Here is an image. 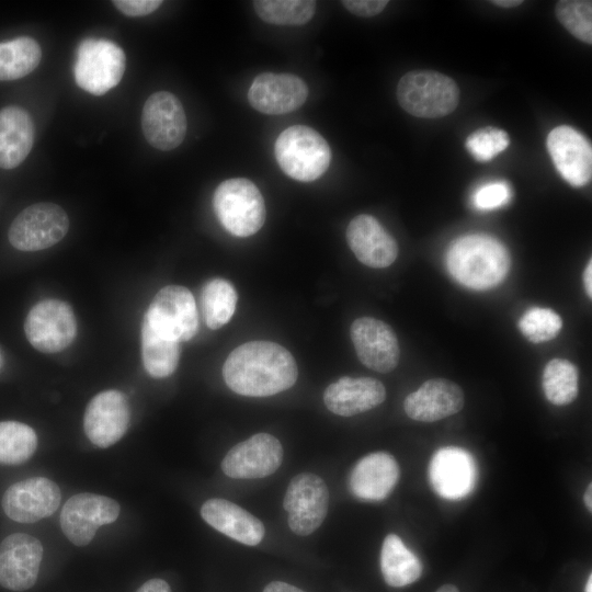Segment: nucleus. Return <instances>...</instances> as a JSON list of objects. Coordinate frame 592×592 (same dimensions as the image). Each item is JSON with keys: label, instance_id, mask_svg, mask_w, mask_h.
Masks as SVG:
<instances>
[{"label": "nucleus", "instance_id": "f257e3e1", "mask_svg": "<svg viewBox=\"0 0 592 592\" xmlns=\"http://www.w3.org/2000/svg\"><path fill=\"white\" fill-rule=\"evenodd\" d=\"M226 385L236 394L267 397L291 388L297 379V365L282 345L250 341L237 346L223 366Z\"/></svg>", "mask_w": 592, "mask_h": 592}, {"label": "nucleus", "instance_id": "f03ea898", "mask_svg": "<svg viewBox=\"0 0 592 592\" xmlns=\"http://www.w3.org/2000/svg\"><path fill=\"white\" fill-rule=\"evenodd\" d=\"M446 266L454 280L463 286L486 291L505 278L510 257L505 247L493 237L467 235L449 246Z\"/></svg>", "mask_w": 592, "mask_h": 592}, {"label": "nucleus", "instance_id": "7ed1b4c3", "mask_svg": "<svg viewBox=\"0 0 592 592\" xmlns=\"http://www.w3.org/2000/svg\"><path fill=\"white\" fill-rule=\"evenodd\" d=\"M274 152L283 172L300 182L320 178L331 161V149L327 140L306 125L285 128L276 138Z\"/></svg>", "mask_w": 592, "mask_h": 592}, {"label": "nucleus", "instance_id": "20e7f679", "mask_svg": "<svg viewBox=\"0 0 592 592\" xmlns=\"http://www.w3.org/2000/svg\"><path fill=\"white\" fill-rule=\"evenodd\" d=\"M397 100L409 114L422 118L443 117L458 105L459 89L444 73L433 70H412L397 86Z\"/></svg>", "mask_w": 592, "mask_h": 592}, {"label": "nucleus", "instance_id": "39448f33", "mask_svg": "<svg viewBox=\"0 0 592 592\" xmlns=\"http://www.w3.org/2000/svg\"><path fill=\"white\" fill-rule=\"evenodd\" d=\"M213 206L223 227L237 237L254 235L262 228L266 217L260 190L244 178L219 183L214 192Z\"/></svg>", "mask_w": 592, "mask_h": 592}, {"label": "nucleus", "instance_id": "423d86ee", "mask_svg": "<svg viewBox=\"0 0 592 592\" xmlns=\"http://www.w3.org/2000/svg\"><path fill=\"white\" fill-rule=\"evenodd\" d=\"M126 68V56L115 43L104 38H86L76 52L73 77L84 91L103 95L116 87Z\"/></svg>", "mask_w": 592, "mask_h": 592}, {"label": "nucleus", "instance_id": "0eeeda50", "mask_svg": "<svg viewBox=\"0 0 592 592\" xmlns=\"http://www.w3.org/2000/svg\"><path fill=\"white\" fill-rule=\"evenodd\" d=\"M144 320L166 339L179 343L187 341L198 328L195 299L186 287L168 285L156 294Z\"/></svg>", "mask_w": 592, "mask_h": 592}, {"label": "nucleus", "instance_id": "6e6552de", "mask_svg": "<svg viewBox=\"0 0 592 592\" xmlns=\"http://www.w3.org/2000/svg\"><path fill=\"white\" fill-rule=\"evenodd\" d=\"M69 218L54 203H37L24 208L12 221L8 238L21 251H39L53 247L67 234Z\"/></svg>", "mask_w": 592, "mask_h": 592}, {"label": "nucleus", "instance_id": "1a4fd4ad", "mask_svg": "<svg viewBox=\"0 0 592 592\" xmlns=\"http://www.w3.org/2000/svg\"><path fill=\"white\" fill-rule=\"evenodd\" d=\"M29 342L43 353H57L76 338L77 322L71 306L59 299H44L32 307L24 322Z\"/></svg>", "mask_w": 592, "mask_h": 592}, {"label": "nucleus", "instance_id": "9d476101", "mask_svg": "<svg viewBox=\"0 0 592 592\" xmlns=\"http://www.w3.org/2000/svg\"><path fill=\"white\" fill-rule=\"evenodd\" d=\"M284 510L291 531L300 536L312 534L325 521L329 508V490L317 475L301 473L293 477L286 489Z\"/></svg>", "mask_w": 592, "mask_h": 592}, {"label": "nucleus", "instance_id": "9b49d317", "mask_svg": "<svg viewBox=\"0 0 592 592\" xmlns=\"http://www.w3.org/2000/svg\"><path fill=\"white\" fill-rule=\"evenodd\" d=\"M119 515V504L105 496L83 492L72 496L60 512V527L76 546L88 545L98 528L113 523Z\"/></svg>", "mask_w": 592, "mask_h": 592}, {"label": "nucleus", "instance_id": "f8f14e48", "mask_svg": "<svg viewBox=\"0 0 592 592\" xmlns=\"http://www.w3.org/2000/svg\"><path fill=\"white\" fill-rule=\"evenodd\" d=\"M141 128L146 140L152 147L163 151L179 147L187 129L180 100L168 91L152 93L143 107Z\"/></svg>", "mask_w": 592, "mask_h": 592}, {"label": "nucleus", "instance_id": "ddd939ff", "mask_svg": "<svg viewBox=\"0 0 592 592\" xmlns=\"http://www.w3.org/2000/svg\"><path fill=\"white\" fill-rule=\"evenodd\" d=\"M283 460L281 442L258 433L232 446L221 460L224 474L234 479H260L275 473Z\"/></svg>", "mask_w": 592, "mask_h": 592}, {"label": "nucleus", "instance_id": "4468645a", "mask_svg": "<svg viewBox=\"0 0 592 592\" xmlns=\"http://www.w3.org/2000/svg\"><path fill=\"white\" fill-rule=\"evenodd\" d=\"M129 420L130 409L126 396L118 390H104L88 403L83 430L92 444L105 448L123 437Z\"/></svg>", "mask_w": 592, "mask_h": 592}, {"label": "nucleus", "instance_id": "2eb2a0df", "mask_svg": "<svg viewBox=\"0 0 592 592\" xmlns=\"http://www.w3.org/2000/svg\"><path fill=\"white\" fill-rule=\"evenodd\" d=\"M429 481L437 496L446 500H460L475 488L477 466L473 455L460 447H442L429 464Z\"/></svg>", "mask_w": 592, "mask_h": 592}, {"label": "nucleus", "instance_id": "dca6fc26", "mask_svg": "<svg viewBox=\"0 0 592 592\" xmlns=\"http://www.w3.org/2000/svg\"><path fill=\"white\" fill-rule=\"evenodd\" d=\"M43 558L41 542L25 533L7 536L0 544V585L11 591L31 589Z\"/></svg>", "mask_w": 592, "mask_h": 592}, {"label": "nucleus", "instance_id": "f3484780", "mask_svg": "<svg viewBox=\"0 0 592 592\" xmlns=\"http://www.w3.org/2000/svg\"><path fill=\"white\" fill-rule=\"evenodd\" d=\"M60 499V489L53 480L34 477L10 486L3 494L2 508L15 522L34 523L52 515Z\"/></svg>", "mask_w": 592, "mask_h": 592}, {"label": "nucleus", "instance_id": "a211bd4d", "mask_svg": "<svg viewBox=\"0 0 592 592\" xmlns=\"http://www.w3.org/2000/svg\"><path fill=\"white\" fill-rule=\"evenodd\" d=\"M308 96V87L293 73L262 72L248 91L251 106L267 115H281L299 109Z\"/></svg>", "mask_w": 592, "mask_h": 592}, {"label": "nucleus", "instance_id": "6ab92c4d", "mask_svg": "<svg viewBox=\"0 0 592 592\" xmlns=\"http://www.w3.org/2000/svg\"><path fill=\"white\" fill-rule=\"evenodd\" d=\"M547 149L559 174L572 186L588 184L592 177L590 141L571 126L555 127L547 136Z\"/></svg>", "mask_w": 592, "mask_h": 592}, {"label": "nucleus", "instance_id": "aec40b11", "mask_svg": "<svg viewBox=\"0 0 592 592\" xmlns=\"http://www.w3.org/2000/svg\"><path fill=\"white\" fill-rule=\"evenodd\" d=\"M350 334L358 360L368 368L388 373L400 357V349L394 330L384 321L362 317L353 321Z\"/></svg>", "mask_w": 592, "mask_h": 592}, {"label": "nucleus", "instance_id": "412c9836", "mask_svg": "<svg viewBox=\"0 0 592 592\" xmlns=\"http://www.w3.org/2000/svg\"><path fill=\"white\" fill-rule=\"evenodd\" d=\"M346 241L363 264L383 269L392 264L398 255V246L394 237L373 216H355L346 228Z\"/></svg>", "mask_w": 592, "mask_h": 592}, {"label": "nucleus", "instance_id": "4be33fe9", "mask_svg": "<svg viewBox=\"0 0 592 592\" xmlns=\"http://www.w3.org/2000/svg\"><path fill=\"white\" fill-rule=\"evenodd\" d=\"M464 403V392L457 384L433 378L406 397L403 409L412 420L434 422L459 412Z\"/></svg>", "mask_w": 592, "mask_h": 592}, {"label": "nucleus", "instance_id": "5701e85b", "mask_svg": "<svg viewBox=\"0 0 592 592\" xmlns=\"http://www.w3.org/2000/svg\"><path fill=\"white\" fill-rule=\"evenodd\" d=\"M399 475V465L391 454L375 452L365 455L354 465L348 486L360 500L382 501L391 493Z\"/></svg>", "mask_w": 592, "mask_h": 592}, {"label": "nucleus", "instance_id": "b1692460", "mask_svg": "<svg viewBox=\"0 0 592 592\" xmlns=\"http://www.w3.org/2000/svg\"><path fill=\"white\" fill-rule=\"evenodd\" d=\"M385 398V386L372 377L344 376L330 384L323 392L328 410L341 417L368 411L384 402Z\"/></svg>", "mask_w": 592, "mask_h": 592}, {"label": "nucleus", "instance_id": "393cba45", "mask_svg": "<svg viewBox=\"0 0 592 592\" xmlns=\"http://www.w3.org/2000/svg\"><path fill=\"white\" fill-rule=\"evenodd\" d=\"M201 516L216 531L248 546L261 543L265 534L258 517L226 499L206 500L201 506Z\"/></svg>", "mask_w": 592, "mask_h": 592}, {"label": "nucleus", "instance_id": "a878e982", "mask_svg": "<svg viewBox=\"0 0 592 592\" xmlns=\"http://www.w3.org/2000/svg\"><path fill=\"white\" fill-rule=\"evenodd\" d=\"M34 123L24 109L10 105L0 110V168L20 166L34 143Z\"/></svg>", "mask_w": 592, "mask_h": 592}, {"label": "nucleus", "instance_id": "bb28decb", "mask_svg": "<svg viewBox=\"0 0 592 592\" xmlns=\"http://www.w3.org/2000/svg\"><path fill=\"white\" fill-rule=\"evenodd\" d=\"M380 570L388 585L401 588L420 578L422 565L398 535L388 534L380 550Z\"/></svg>", "mask_w": 592, "mask_h": 592}, {"label": "nucleus", "instance_id": "cd10ccee", "mask_svg": "<svg viewBox=\"0 0 592 592\" xmlns=\"http://www.w3.org/2000/svg\"><path fill=\"white\" fill-rule=\"evenodd\" d=\"M141 355L146 372L153 378H164L173 374L178 367L180 343L157 334L144 320Z\"/></svg>", "mask_w": 592, "mask_h": 592}, {"label": "nucleus", "instance_id": "c85d7f7f", "mask_svg": "<svg viewBox=\"0 0 592 592\" xmlns=\"http://www.w3.org/2000/svg\"><path fill=\"white\" fill-rule=\"evenodd\" d=\"M42 50L31 37L0 43V80H16L31 73L39 64Z\"/></svg>", "mask_w": 592, "mask_h": 592}, {"label": "nucleus", "instance_id": "c756f323", "mask_svg": "<svg viewBox=\"0 0 592 592\" xmlns=\"http://www.w3.org/2000/svg\"><path fill=\"white\" fill-rule=\"evenodd\" d=\"M542 385L550 403L569 405L577 398L579 391L578 368L568 360L553 358L543 371Z\"/></svg>", "mask_w": 592, "mask_h": 592}, {"label": "nucleus", "instance_id": "7c9ffc66", "mask_svg": "<svg viewBox=\"0 0 592 592\" xmlns=\"http://www.w3.org/2000/svg\"><path fill=\"white\" fill-rule=\"evenodd\" d=\"M237 292L234 285L224 278L208 281L202 291V309L207 327L216 330L225 326L234 316Z\"/></svg>", "mask_w": 592, "mask_h": 592}, {"label": "nucleus", "instance_id": "2f4dec72", "mask_svg": "<svg viewBox=\"0 0 592 592\" xmlns=\"http://www.w3.org/2000/svg\"><path fill=\"white\" fill-rule=\"evenodd\" d=\"M37 447V435L27 424L0 422V464L19 465L29 460Z\"/></svg>", "mask_w": 592, "mask_h": 592}, {"label": "nucleus", "instance_id": "473e14b6", "mask_svg": "<svg viewBox=\"0 0 592 592\" xmlns=\"http://www.w3.org/2000/svg\"><path fill=\"white\" fill-rule=\"evenodd\" d=\"M258 16L275 25H303L316 11L312 0H255L252 2Z\"/></svg>", "mask_w": 592, "mask_h": 592}, {"label": "nucleus", "instance_id": "72a5a7b5", "mask_svg": "<svg viewBox=\"0 0 592 592\" xmlns=\"http://www.w3.org/2000/svg\"><path fill=\"white\" fill-rule=\"evenodd\" d=\"M555 13L561 25L576 38L592 44V2L588 0H561Z\"/></svg>", "mask_w": 592, "mask_h": 592}, {"label": "nucleus", "instance_id": "f704fd0d", "mask_svg": "<svg viewBox=\"0 0 592 592\" xmlns=\"http://www.w3.org/2000/svg\"><path fill=\"white\" fill-rule=\"evenodd\" d=\"M522 334L533 343H542L554 339L562 328L560 316L549 308L533 307L519 320Z\"/></svg>", "mask_w": 592, "mask_h": 592}, {"label": "nucleus", "instance_id": "c9c22d12", "mask_svg": "<svg viewBox=\"0 0 592 592\" xmlns=\"http://www.w3.org/2000/svg\"><path fill=\"white\" fill-rule=\"evenodd\" d=\"M509 144L506 132L488 126L470 134L465 146L476 160L486 162L505 150Z\"/></svg>", "mask_w": 592, "mask_h": 592}, {"label": "nucleus", "instance_id": "e433bc0d", "mask_svg": "<svg viewBox=\"0 0 592 592\" xmlns=\"http://www.w3.org/2000/svg\"><path fill=\"white\" fill-rule=\"evenodd\" d=\"M510 197L508 183L498 181L480 186L473 195V204L480 210H491L508 204Z\"/></svg>", "mask_w": 592, "mask_h": 592}, {"label": "nucleus", "instance_id": "4c0bfd02", "mask_svg": "<svg viewBox=\"0 0 592 592\" xmlns=\"http://www.w3.org/2000/svg\"><path fill=\"white\" fill-rule=\"evenodd\" d=\"M127 16H144L156 11L162 3L160 0H114L112 2Z\"/></svg>", "mask_w": 592, "mask_h": 592}, {"label": "nucleus", "instance_id": "58836bf2", "mask_svg": "<svg viewBox=\"0 0 592 592\" xmlns=\"http://www.w3.org/2000/svg\"><path fill=\"white\" fill-rule=\"evenodd\" d=\"M342 5L352 14L369 18L379 14L388 4L387 0H343Z\"/></svg>", "mask_w": 592, "mask_h": 592}, {"label": "nucleus", "instance_id": "ea45409f", "mask_svg": "<svg viewBox=\"0 0 592 592\" xmlns=\"http://www.w3.org/2000/svg\"><path fill=\"white\" fill-rule=\"evenodd\" d=\"M136 592H172V591L167 581L159 578H153L146 581Z\"/></svg>", "mask_w": 592, "mask_h": 592}, {"label": "nucleus", "instance_id": "a19ab883", "mask_svg": "<svg viewBox=\"0 0 592 592\" xmlns=\"http://www.w3.org/2000/svg\"><path fill=\"white\" fill-rule=\"evenodd\" d=\"M262 592H306V591L283 581H272L265 585Z\"/></svg>", "mask_w": 592, "mask_h": 592}, {"label": "nucleus", "instance_id": "79ce46f5", "mask_svg": "<svg viewBox=\"0 0 592 592\" xmlns=\"http://www.w3.org/2000/svg\"><path fill=\"white\" fill-rule=\"evenodd\" d=\"M591 277H592V261H589L583 273V284H584L585 293L589 296V298L592 297V278Z\"/></svg>", "mask_w": 592, "mask_h": 592}, {"label": "nucleus", "instance_id": "37998d69", "mask_svg": "<svg viewBox=\"0 0 592 592\" xmlns=\"http://www.w3.org/2000/svg\"><path fill=\"white\" fill-rule=\"evenodd\" d=\"M490 3L500 8H514L523 3L521 0H492Z\"/></svg>", "mask_w": 592, "mask_h": 592}, {"label": "nucleus", "instance_id": "c03bdc74", "mask_svg": "<svg viewBox=\"0 0 592 592\" xmlns=\"http://www.w3.org/2000/svg\"><path fill=\"white\" fill-rule=\"evenodd\" d=\"M592 483L590 482L585 489V492H584V497H583V500H584V504L587 506V509L591 512L592 511Z\"/></svg>", "mask_w": 592, "mask_h": 592}, {"label": "nucleus", "instance_id": "a18cd8bd", "mask_svg": "<svg viewBox=\"0 0 592 592\" xmlns=\"http://www.w3.org/2000/svg\"><path fill=\"white\" fill-rule=\"evenodd\" d=\"M435 592H459V590L453 584H444L439 588Z\"/></svg>", "mask_w": 592, "mask_h": 592}, {"label": "nucleus", "instance_id": "49530a36", "mask_svg": "<svg viewBox=\"0 0 592 592\" xmlns=\"http://www.w3.org/2000/svg\"><path fill=\"white\" fill-rule=\"evenodd\" d=\"M585 592H592V576H589L587 585H585Z\"/></svg>", "mask_w": 592, "mask_h": 592}, {"label": "nucleus", "instance_id": "de8ad7c7", "mask_svg": "<svg viewBox=\"0 0 592 592\" xmlns=\"http://www.w3.org/2000/svg\"><path fill=\"white\" fill-rule=\"evenodd\" d=\"M2 362H3V360H2V353H1V350H0V368H1V366H2Z\"/></svg>", "mask_w": 592, "mask_h": 592}]
</instances>
